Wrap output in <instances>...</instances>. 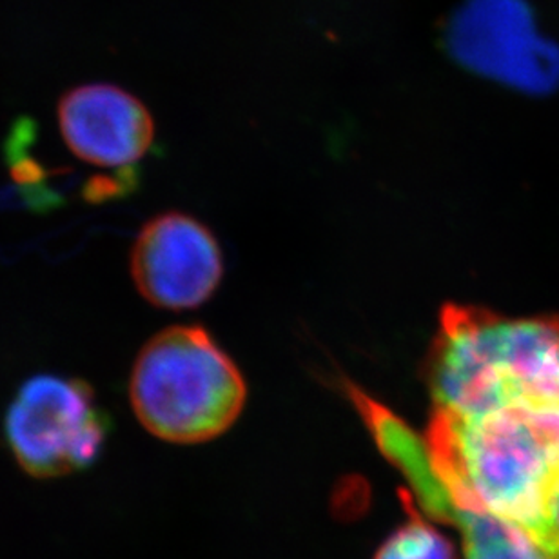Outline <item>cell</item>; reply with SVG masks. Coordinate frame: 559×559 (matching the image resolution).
Here are the masks:
<instances>
[{"mask_svg":"<svg viewBox=\"0 0 559 559\" xmlns=\"http://www.w3.org/2000/svg\"><path fill=\"white\" fill-rule=\"evenodd\" d=\"M427 460L438 481L430 514L449 520L456 511L489 512L559 559L550 514L559 481V402L520 399L467 415L435 411Z\"/></svg>","mask_w":559,"mask_h":559,"instance_id":"1","label":"cell"},{"mask_svg":"<svg viewBox=\"0 0 559 559\" xmlns=\"http://www.w3.org/2000/svg\"><path fill=\"white\" fill-rule=\"evenodd\" d=\"M59 126L81 160L95 166H133L147 153L155 124L131 93L111 84H87L62 97Z\"/></svg>","mask_w":559,"mask_h":559,"instance_id":"7","label":"cell"},{"mask_svg":"<svg viewBox=\"0 0 559 559\" xmlns=\"http://www.w3.org/2000/svg\"><path fill=\"white\" fill-rule=\"evenodd\" d=\"M246 383L229 356L202 328L164 329L140 350L130 378L136 418L173 443L213 440L246 404Z\"/></svg>","mask_w":559,"mask_h":559,"instance_id":"3","label":"cell"},{"mask_svg":"<svg viewBox=\"0 0 559 559\" xmlns=\"http://www.w3.org/2000/svg\"><path fill=\"white\" fill-rule=\"evenodd\" d=\"M5 435L16 462L37 478L86 468L108 436V418L92 385L43 374L27 380L5 416Z\"/></svg>","mask_w":559,"mask_h":559,"instance_id":"4","label":"cell"},{"mask_svg":"<svg viewBox=\"0 0 559 559\" xmlns=\"http://www.w3.org/2000/svg\"><path fill=\"white\" fill-rule=\"evenodd\" d=\"M449 522L462 531L465 559H552L523 528L489 512L456 511Z\"/></svg>","mask_w":559,"mask_h":559,"instance_id":"8","label":"cell"},{"mask_svg":"<svg viewBox=\"0 0 559 559\" xmlns=\"http://www.w3.org/2000/svg\"><path fill=\"white\" fill-rule=\"evenodd\" d=\"M550 514H552V522H555L556 528L559 531V481L556 485L552 501H550Z\"/></svg>","mask_w":559,"mask_h":559,"instance_id":"10","label":"cell"},{"mask_svg":"<svg viewBox=\"0 0 559 559\" xmlns=\"http://www.w3.org/2000/svg\"><path fill=\"white\" fill-rule=\"evenodd\" d=\"M130 265L140 295L171 311L210 300L224 273L215 237L182 213H164L147 222L136 237Z\"/></svg>","mask_w":559,"mask_h":559,"instance_id":"6","label":"cell"},{"mask_svg":"<svg viewBox=\"0 0 559 559\" xmlns=\"http://www.w3.org/2000/svg\"><path fill=\"white\" fill-rule=\"evenodd\" d=\"M443 43L457 64L520 90L544 92L558 75L556 57L536 37L522 0H463Z\"/></svg>","mask_w":559,"mask_h":559,"instance_id":"5","label":"cell"},{"mask_svg":"<svg viewBox=\"0 0 559 559\" xmlns=\"http://www.w3.org/2000/svg\"><path fill=\"white\" fill-rule=\"evenodd\" d=\"M407 506L409 520L385 539L374 559H456L451 542L425 522L411 501Z\"/></svg>","mask_w":559,"mask_h":559,"instance_id":"9","label":"cell"},{"mask_svg":"<svg viewBox=\"0 0 559 559\" xmlns=\"http://www.w3.org/2000/svg\"><path fill=\"white\" fill-rule=\"evenodd\" d=\"M435 411L467 415L512 400L559 402L558 318L447 307L429 360Z\"/></svg>","mask_w":559,"mask_h":559,"instance_id":"2","label":"cell"}]
</instances>
